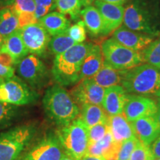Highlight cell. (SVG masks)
Segmentation results:
<instances>
[{"label":"cell","instance_id":"cell-1","mask_svg":"<svg viewBox=\"0 0 160 160\" xmlns=\"http://www.w3.org/2000/svg\"><path fill=\"white\" fill-rule=\"evenodd\" d=\"M124 26L157 37L160 34V13L154 0H131L124 11Z\"/></svg>","mask_w":160,"mask_h":160},{"label":"cell","instance_id":"cell-2","mask_svg":"<svg viewBox=\"0 0 160 160\" xmlns=\"http://www.w3.org/2000/svg\"><path fill=\"white\" fill-rule=\"evenodd\" d=\"M42 105L48 117L60 128L71 124L80 113V108L71 94L58 83L46 90Z\"/></svg>","mask_w":160,"mask_h":160},{"label":"cell","instance_id":"cell-3","mask_svg":"<svg viewBox=\"0 0 160 160\" xmlns=\"http://www.w3.org/2000/svg\"><path fill=\"white\" fill-rule=\"evenodd\" d=\"M92 45V43L77 44L67 51L56 55L52 74L58 84L69 86L79 82L82 66Z\"/></svg>","mask_w":160,"mask_h":160},{"label":"cell","instance_id":"cell-4","mask_svg":"<svg viewBox=\"0 0 160 160\" xmlns=\"http://www.w3.org/2000/svg\"><path fill=\"white\" fill-rule=\"evenodd\" d=\"M121 85L127 93L156 95L160 86V71L149 64H141L125 71Z\"/></svg>","mask_w":160,"mask_h":160},{"label":"cell","instance_id":"cell-5","mask_svg":"<svg viewBox=\"0 0 160 160\" xmlns=\"http://www.w3.org/2000/svg\"><path fill=\"white\" fill-rule=\"evenodd\" d=\"M37 128L33 125L16 126L0 133V160H18L33 141Z\"/></svg>","mask_w":160,"mask_h":160},{"label":"cell","instance_id":"cell-6","mask_svg":"<svg viewBox=\"0 0 160 160\" xmlns=\"http://www.w3.org/2000/svg\"><path fill=\"white\" fill-rule=\"evenodd\" d=\"M57 136L66 153L81 160L89 145L88 128L79 117L69 125L60 128Z\"/></svg>","mask_w":160,"mask_h":160},{"label":"cell","instance_id":"cell-7","mask_svg":"<svg viewBox=\"0 0 160 160\" xmlns=\"http://www.w3.org/2000/svg\"><path fill=\"white\" fill-rule=\"evenodd\" d=\"M104 62L119 71H126L144 63L141 51L128 48L113 38L101 45Z\"/></svg>","mask_w":160,"mask_h":160},{"label":"cell","instance_id":"cell-8","mask_svg":"<svg viewBox=\"0 0 160 160\" xmlns=\"http://www.w3.org/2000/svg\"><path fill=\"white\" fill-rule=\"evenodd\" d=\"M37 99L36 92L15 76L3 79L0 84V101L3 102L22 106L34 102Z\"/></svg>","mask_w":160,"mask_h":160},{"label":"cell","instance_id":"cell-9","mask_svg":"<svg viewBox=\"0 0 160 160\" xmlns=\"http://www.w3.org/2000/svg\"><path fill=\"white\" fill-rule=\"evenodd\" d=\"M65 153L57 134L48 133L37 141L18 160H60Z\"/></svg>","mask_w":160,"mask_h":160},{"label":"cell","instance_id":"cell-10","mask_svg":"<svg viewBox=\"0 0 160 160\" xmlns=\"http://www.w3.org/2000/svg\"><path fill=\"white\" fill-rule=\"evenodd\" d=\"M17 72L19 77L33 89L42 87L48 79L45 65L33 54L25 57L17 64Z\"/></svg>","mask_w":160,"mask_h":160},{"label":"cell","instance_id":"cell-11","mask_svg":"<svg viewBox=\"0 0 160 160\" xmlns=\"http://www.w3.org/2000/svg\"><path fill=\"white\" fill-rule=\"evenodd\" d=\"M105 88L95 82L92 78L81 79L70 94L79 108L85 105H101Z\"/></svg>","mask_w":160,"mask_h":160},{"label":"cell","instance_id":"cell-12","mask_svg":"<svg viewBox=\"0 0 160 160\" xmlns=\"http://www.w3.org/2000/svg\"><path fill=\"white\" fill-rule=\"evenodd\" d=\"M22 40L28 53L42 56L51 41L48 32L37 22L20 28Z\"/></svg>","mask_w":160,"mask_h":160},{"label":"cell","instance_id":"cell-13","mask_svg":"<svg viewBox=\"0 0 160 160\" xmlns=\"http://www.w3.org/2000/svg\"><path fill=\"white\" fill-rule=\"evenodd\" d=\"M125 117L129 122L145 116L157 114V102L143 96L127 93L123 110Z\"/></svg>","mask_w":160,"mask_h":160},{"label":"cell","instance_id":"cell-14","mask_svg":"<svg viewBox=\"0 0 160 160\" xmlns=\"http://www.w3.org/2000/svg\"><path fill=\"white\" fill-rule=\"evenodd\" d=\"M94 5L99 10L102 17L103 36H107L113 33V31L122 26L125 11L123 5L105 2L100 0H96Z\"/></svg>","mask_w":160,"mask_h":160},{"label":"cell","instance_id":"cell-15","mask_svg":"<svg viewBox=\"0 0 160 160\" xmlns=\"http://www.w3.org/2000/svg\"><path fill=\"white\" fill-rule=\"evenodd\" d=\"M112 38L128 48L142 51L146 48L156 37L128 29L125 26H120L119 28L113 31Z\"/></svg>","mask_w":160,"mask_h":160},{"label":"cell","instance_id":"cell-16","mask_svg":"<svg viewBox=\"0 0 160 160\" xmlns=\"http://www.w3.org/2000/svg\"><path fill=\"white\" fill-rule=\"evenodd\" d=\"M131 124L136 137L144 145L150 146L160 137V125L156 115L145 116L131 122Z\"/></svg>","mask_w":160,"mask_h":160},{"label":"cell","instance_id":"cell-17","mask_svg":"<svg viewBox=\"0 0 160 160\" xmlns=\"http://www.w3.org/2000/svg\"><path fill=\"white\" fill-rule=\"evenodd\" d=\"M127 93L122 85H113L105 88L102 107L108 116L123 113Z\"/></svg>","mask_w":160,"mask_h":160},{"label":"cell","instance_id":"cell-18","mask_svg":"<svg viewBox=\"0 0 160 160\" xmlns=\"http://www.w3.org/2000/svg\"><path fill=\"white\" fill-rule=\"evenodd\" d=\"M121 146L122 144L115 141L109 131L101 140L90 144L86 154L103 157L107 160H117Z\"/></svg>","mask_w":160,"mask_h":160},{"label":"cell","instance_id":"cell-19","mask_svg":"<svg viewBox=\"0 0 160 160\" xmlns=\"http://www.w3.org/2000/svg\"><path fill=\"white\" fill-rule=\"evenodd\" d=\"M108 123L110 132L118 143L122 144L125 140L136 137L133 126L128 121L123 113L108 116Z\"/></svg>","mask_w":160,"mask_h":160},{"label":"cell","instance_id":"cell-20","mask_svg":"<svg viewBox=\"0 0 160 160\" xmlns=\"http://www.w3.org/2000/svg\"><path fill=\"white\" fill-rule=\"evenodd\" d=\"M103 64L104 58L101 46L93 44L82 66L80 80L93 78L102 68Z\"/></svg>","mask_w":160,"mask_h":160},{"label":"cell","instance_id":"cell-21","mask_svg":"<svg viewBox=\"0 0 160 160\" xmlns=\"http://www.w3.org/2000/svg\"><path fill=\"white\" fill-rule=\"evenodd\" d=\"M0 51L6 52L11 55L17 65L28 55V51L26 48L22 38L20 29L8 37L3 38Z\"/></svg>","mask_w":160,"mask_h":160},{"label":"cell","instance_id":"cell-22","mask_svg":"<svg viewBox=\"0 0 160 160\" xmlns=\"http://www.w3.org/2000/svg\"><path fill=\"white\" fill-rule=\"evenodd\" d=\"M38 22L41 24L49 34L53 37L67 31L71 26L69 20L59 12L48 13L40 19Z\"/></svg>","mask_w":160,"mask_h":160},{"label":"cell","instance_id":"cell-23","mask_svg":"<svg viewBox=\"0 0 160 160\" xmlns=\"http://www.w3.org/2000/svg\"><path fill=\"white\" fill-rule=\"evenodd\" d=\"M80 16L82 17L86 29L92 36L102 35L103 20L101 13L95 6H88L81 11Z\"/></svg>","mask_w":160,"mask_h":160},{"label":"cell","instance_id":"cell-24","mask_svg":"<svg viewBox=\"0 0 160 160\" xmlns=\"http://www.w3.org/2000/svg\"><path fill=\"white\" fill-rule=\"evenodd\" d=\"M125 71H119L104 62L102 68L92 79L98 85L104 88L111 87L113 85H119L122 80Z\"/></svg>","mask_w":160,"mask_h":160},{"label":"cell","instance_id":"cell-25","mask_svg":"<svg viewBox=\"0 0 160 160\" xmlns=\"http://www.w3.org/2000/svg\"><path fill=\"white\" fill-rule=\"evenodd\" d=\"M108 115L102 107L98 105H85L81 108L79 119L88 128L102 122L106 121Z\"/></svg>","mask_w":160,"mask_h":160},{"label":"cell","instance_id":"cell-26","mask_svg":"<svg viewBox=\"0 0 160 160\" xmlns=\"http://www.w3.org/2000/svg\"><path fill=\"white\" fill-rule=\"evenodd\" d=\"M19 29V19L11 8H4L0 10V35L5 38Z\"/></svg>","mask_w":160,"mask_h":160},{"label":"cell","instance_id":"cell-27","mask_svg":"<svg viewBox=\"0 0 160 160\" xmlns=\"http://www.w3.org/2000/svg\"><path fill=\"white\" fill-rule=\"evenodd\" d=\"M75 45H77V42L70 37L67 31L53 37L50 41L48 48L52 53L58 55L67 51Z\"/></svg>","mask_w":160,"mask_h":160},{"label":"cell","instance_id":"cell-28","mask_svg":"<svg viewBox=\"0 0 160 160\" xmlns=\"http://www.w3.org/2000/svg\"><path fill=\"white\" fill-rule=\"evenodd\" d=\"M141 52L144 62L160 70V34Z\"/></svg>","mask_w":160,"mask_h":160},{"label":"cell","instance_id":"cell-29","mask_svg":"<svg viewBox=\"0 0 160 160\" xmlns=\"http://www.w3.org/2000/svg\"><path fill=\"white\" fill-rule=\"evenodd\" d=\"M56 7L59 13L69 15L72 19L79 17L82 7V0H56Z\"/></svg>","mask_w":160,"mask_h":160},{"label":"cell","instance_id":"cell-30","mask_svg":"<svg viewBox=\"0 0 160 160\" xmlns=\"http://www.w3.org/2000/svg\"><path fill=\"white\" fill-rule=\"evenodd\" d=\"M18 106L0 101V129L8 127L19 114Z\"/></svg>","mask_w":160,"mask_h":160},{"label":"cell","instance_id":"cell-31","mask_svg":"<svg viewBox=\"0 0 160 160\" xmlns=\"http://www.w3.org/2000/svg\"><path fill=\"white\" fill-rule=\"evenodd\" d=\"M108 131L109 126L108 123V119L92 126L91 128H88L89 145L101 140Z\"/></svg>","mask_w":160,"mask_h":160},{"label":"cell","instance_id":"cell-32","mask_svg":"<svg viewBox=\"0 0 160 160\" xmlns=\"http://www.w3.org/2000/svg\"><path fill=\"white\" fill-rule=\"evenodd\" d=\"M129 160H155V159L150 146L144 145L139 140V142L132 152Z\"/></svg>","mask_w":160,"mask_h":160},{"label":"cell","instance_id":"cell-33","mask_svg":"<svg viewBox=\"0 0 160 160\" xmlns=\"http://www.w3.org/2000/svg\"><path fill=\"white\" fill-rule=\"evenodd\" d=\"M139 142V139L137 137H133L124 141L118 153L117 160H129L132 152Z\"/></svg>","mask_w":160,"mask_h":160},{"label":"cell","instance_id":"cell-34","mask_svg":"<svg viewBox=\"0 0 160 160\" xmlns=\"http://www.w3.org/2000/svg\"><path fill=\"white\" fill-rule=\"evenodd\" d=\"M68 34L77 44L82 43L86 39V28L83 21H79L74 25L70 26L68 30Z\"/></svg>","mask_w":160,"mask_h":160},{"label":"cell","instance_id":"cell-35","mask_svg":"<svg viewBox=\"0 0 160 160\" xmlns=\"http://www.w3.org/2000/svg\"><path fill=\"white\" fill-rule=\"evenodd\" d=\"M10 7L17 15L22 12L34 13L37 5L34 0H14L13 5Z\"/></svg>","mask_w":160,"mask_h":160},{"label":"cell","instance_id":"cell-36","mask_svg":"<svg viewBox=\"0 0 160 160\" xmlns=\"http://www.w3.org/2000/svg\"><path fill=\"white\" fill-rule=\"evenodd\" d=\"M17 17L19 19L20 28L38 22V19L36 17L34 13L22 12V13H18Z\"/></svg>","mask_w":160,"mask_h":160},{"label":"cell","instance_id":"cell-37","mask_svg":"<svg viewBox=\"0 0 160 160\" xmlns=\"http://www.w3.org/2000/svg\"><path fill=\"white\" fill-rule=\"evenodd\" d=\"M15 68L14 67H9L5 66L0 64V78L2 79H8L14 77Z\"/></svg>","mask_w":160,"mask_h":160},{"label":"cell","instance_id":"cell-38","mask_svg":"<svg viewBox=\"0 0 160 160\" xmlns=\"http://www.w3.org/2000/svg\"><path fill=\"white\" fill-rule=\"evenodd\" d=\"M0 64L5 66H9V67H13L15 65H17L11 55L6 52L1 51H0Z\"/></svg>","mask_w":160,"mask_h":160},{"label":"cell","instance_id":"cell-39","mask_svg":"<svg viewBox=\"0 0 160 160\" xmlns=\"http://www.w3.org/2000/svg\"><path fill=\"white\" fill-rule=\"evenodd\" d=\"M150 148L154 157V159H160V137H158L150 145Z\"/></svg>","mask_w":160,"mask_h":160},{"label":"cell","instance_id":"cell-40","mask_svg":"<svg viewBox=\"0 0 160 160\" xmlns=\"http://www.w3.org/2000/svg\"><path fill=\"white\" fill-rule=\"evenodd\" d=\"M37 6H42L49 8L51 11L56 8V0H34Z\"/></svg>","mask_w":160,"mask_h":160},{"label":"cell","instance_id":"cell-41","mask_svg":"<svg viewBox=\"0 0 160 160\" xmlns=\"http://www.w3.org/2000/svg\"><path fill=\"white\" fill-rule=\"evenodd\" d=\"M49 11H51V10L48 8L42 7V6H37V7H36L34 13L36 17H37V19H38V21H39L40 19H42L43 17H45V15H47Z\"/></svg>","mask_w":160,"mask_h":160},{"label":"cell","instance_id":"cell-42","mask_svg":"<svg viewBox=\"0 0 160 160\" xmlns=\"http://www.w3.org/2000/svg\"><path fill=\"white\" fill-rule=\"evenodd\" d=\"M81 160H107L105 158L100 157H94V156H91L88 154H86Z\"/></svg>","mask_w":160,"mask_h":160},{"label":"cell","instance_id":"cell-43","mask_svg":"<svg viewBox=\"0 0 160 160\" xmlns=\"http://www.w3.org/2000/svg\"><path fill=\"white\" fill-rule=\"evenodd\" d=\"M100 1L105 2L117 4V5H123V4H125V2H127L129 1V0H100Z\"/></svg>","mask_w":160,"mask_h":160},{"label":"cell","instance_id":"cell-44","mask_svg":"<svg viewBox=\"0 0 160 160\" xmlns=\"http://www.w3.org/2000/svg\"><path fill=\"white\" fill-rule=\"evenodd\" d=\"M157 114H156V117H157L158 122H159L160 125V97L158 98L157 101Z\"/></svg>","mask_w":160,"mask_h":160},{"label":"cell","instance_id":"cell-45","mask_svg":"<svg viewBox=\"0 0 160 160\" xmlns=\"http://www.w3.org/2000/svg\"><path fill=\"white\" fill-rule=\"evenodd\" d=\"M95 1L96 0H82V6L85 8L92 5V4L94 3Z\"/></svg>","mask_w":160,"mask_h":160},{"label":"cell","instance_id":"cell-46","mask_svg":"<svg viewBox=\"0 0 160 160\" xmlns=\"http://www.w3.org/2000/svg\"><path fill=\"white\" fill-rule=\"evenodd\" d=\"M60 160H77V159H76L75 158L71 157V155H69V154H68V153H65V154L63 155V157H62V159Z\"/></svg>","mask_w":160,"mask_h":160},{"label":"cell","instance_id":"cell-47","mask_svg":"<svg viewBox=\"0 0 160 160\" xmlns=\"http://www.w3.org/2000/svg\"><path fill=\"white\" fill-rule=\"evenodd\" d=\"M14 0H0V2L5 4V5H13Z\"/></svg>","mask_w":160,"mask_h":160},{"label":"cell","instance_id":"cell-48","mask_svg":"<svg viewBox=\"0 0 160 160\" xmlns=\"http://www.w3.org/2000/svg\"><path fill=\"white\" fill-rule=\"evenodd\" d=\"M2 40H3V37L0 35V50H1L2 48Z\"/></svg>","mask_w":160,"mask_h":160},{"label":"cell","instance_id":"cell-49","mask_svg":"<svg viewBox=\"0 0 160 160\" xmlns=\"http://www.w3.org/2000/svg\"><path fill=\"white\" fill-rule=\"evenodd\" d=\"M156 96H157V97H160V86H159V90H158V91L157 92V93H156Z\"/></svg>","mask_w":160,"mask_h":160},{"label":"cell","instance_id":"cell-50","mask_svg":"<svg viewBox=\"0 0 160 160\" xmlns=\"http://www.w3.org/2000/svg\"><path fill=\"white\" fill-rule=\"evenodd\" d=\"M2 78H0V84H1V82H2Z\"/></svg>","mask_w":160,"mask_h":160},{"label":"cell","instance_id":"cell-51","mask_svg":"<svg viewBox=\"0 0 160 160\" xmlns=\"http://www.w3.org/2000/svg\"><path fill=\"white\" fill-rule=\"evenodd\" d=\"M156 160H160V159H157Z\"/></svg>","mask_w":160,"mask_h":160}]
</instances>
